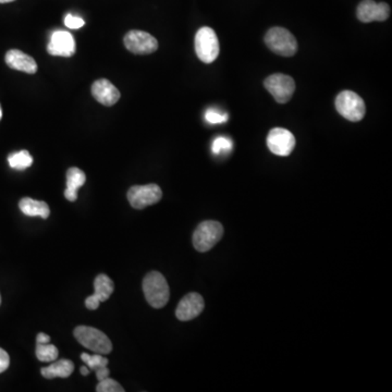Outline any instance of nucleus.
Listing matches in <instances>:
<instances>
[{
  "instance_id": "obj_32",
  "label": "nucleus",
  "mask_w": 392,
  "mask_h": 392,
  "mask_svg": "<svg viewBox=\"0 0 392 392\" xmlns=\"http://www.w3.org/2000/svg\"><path fill=\"white\" fill-rule=\"evenodd\" d=\"M3 118V112H1V107H0V119Z\"/></svg>"
},
{
  "instance_id": "obj_18",
  "label": "nucleus",
  "mask_w": 392,
  "mask_h": 392,
  "mask_svg": "<svg viewBox=\"0 0 392 392\" xmlns=\"http://www.w3.org/2000/svg\"><path fill=\"white\" fill-rule=\"evenodd\" d=\"M19 207L26 216L41 217V218L46 219L48 218L49 213H51V209L46 202L33 200L30 198H22L20 201Z\"/></svg>"
},
{
  "instance_id": "obj_26",
  "label": "nucleus",
  "mask_w": 392,
  "mask_h": 392,
  "mask_svg": "<svg viewBox=\"0 0 392 392\" xmlns=\"http://www.w3.org/2000/svg\"><path fill=\"white\" fill-rule=\"evenodd\" d=\"M65 24L67 28H73V30H78V28H82L85 24L83 19L79 18V16H73V14H68L65 16Z\"/></svg>"
},
{
  "instance_id": "obj_24",
  "label": "nucleus",
  "mask_w": 392,
  "mask_h": 392,
  "mask_svg": "<svg viewBox=\"0 0 392 392\" xmlns=\"http://www.w3.org/2000/svg\"><path fill=\"white\" fill-rule=\"evenodd\" d=\"M228 114L221 112L217 108H208L205 112V120L211 125H221V123L227 122Z\"/></svg>"
},
{
  "instance_id": "obj_9",
  "label": "nucleus",
  "mask_w": 392,
  "mask_h": 392,
  "mask_svg": "<svg viewBox=\"0 0 392 392\" xmlns=\"http://www.w3.org/2000/svg\"><path fill=\"white\" fill-rule=\"evenodd\" d=\"M125 46L131 53L137 55H149L155 53L158 42L153 35L144 31L133 30L125 36Z\"/></svg>"
},
{
  "instance_id": "obj_10",
  "label": "nucleus",
  "mask_w": 392,
  "mask_h": 392,
  "mask_svg": "<svg viewBox=\"0 0 392 392\" xmlns=\"http://www.w3.org/2000/svg\"><path fill=\"white\" fill-rule=\"evenodd\" d=\"M267 147L275 155L289 156L295 149V135L287 129H272L267 137Z\"/></svg>"
},
{
  "instance_id": "obj_5",
  "label": "nucleus",
  "mask_w": 392,
  "mask_h": 392,
  "mask_svg": "<svg viewBox=\"0 0 392 392\" xmlns=\"http://www.w3.org/2000/svg\"><path fill=\"white\" fill-rule=\"evenodd\" d=\"M334 105H336L337 112L346 120L352 122H359L362 120L366 112L364 100L360 95L352 91H342L337 96Z\"/></svg>"
},
{
  "instance_id": "obj_7",
  "label": "nucleus",
  "mask_w": 392,
  "mask_h": 392,
  "mask_svg": "<svg viewBox=\"0 0 392 392\" xmlns=\"http://www.w3.org/2000/svg\"><path fill=\"white\" fill-rule=\"evenodd\" d=\"M264 85L279 104L288 102L295 91V80L282 73L270 75L265 80Z\"/></svg>"
},
{
  "instance_id": "obj_30",
  "label": "nucleus",
  "mask_w": 392,
  "mask_h": 392,
  "mask_svg": "<svg viewBox=\"0 0 392 392\" xmlns=\"http://www.w3.org/2000/svg\"><path fill=\"white\" fill-rule=\"evenodd\" d=\"M80 371H81V374L82 375H83V376H88V374H90V371H91L88 366L81 367V369H80Z\"/></svg>"
},
{
  "instance_id": "obj_29",
  "label": "nucleus",
  "mask_w": 392,
  "mask_h": 392,
  "mask_svg": "<svg viewBox=\"0 0 392 392\" xmlns=\"http://www.w3.org/2000/svg\"><path fill=\"white\" fill-rule=\"evenodd\" d=\"M51 341V337L48 334H44V332H40L36 337V342L38 344H49Z\"/></svg>"
},
{
  "instance_id": "obj_14",
  "label": "nucleus",
  "mask_w": 392,
  "mask_h": 392,
  "mask_svg": "<svg viewBox=\"0 0 392 392\" xmlns=\"http://www.w3.org/2000/svg\"><path fill=\"white\" fill-rule=\"evenodd\" d=\"M47 51L51 56H73L75 53V38L67 31H57L51 35Z\"/></svg>"
},
{
  "instance_id": "obj_13",
  "label": "nucleus",
  "mask_w": 392,
  "mask_h": 392,
  "mask_svg": "<svg viewBox=\"0 0 392 392\" xmlns=\"http://www.w3.org/2000/svg\"><path fill=\"white\" fill-rule=\"evenodd\" d=\"M204 307V299L202 295L196 292L189 293L180 301L179 305L176 307V318L181 322L194 319L202 313Z\"/></svg>"
},
{
  "instance_id": "obj_31",
  "label": "nucleus",
  "mask_w": 392,
  "mask_h": 392,
  "mask_svg": "<svg viewBox=\"0 0 392 392\" xmlns=\"http://www.w3.org/2000/svg\"><path fill=\"white\" fill-rule=\"evenodd\" d=\"M14 0H0V4L12 3Z\"/></svg>"
},
{
  "instance_id": "obj_27",
  "label": "nucleus",
  "mask_w": 392,
  "mask_h": 392,
  "mask_svg": "<svg viewBox=\"0 0 392 392\" xmlns=\"http://www.w3.org/2000/svg\"><path fill=\"white\" fill-rule=\"evenodd\" d=\"M10 365V358L4 349L0 348V373L7 371Z\"/></svg>"
},
{
  "instance_id": "obj_3",
  "label": "nucleus",
  "mask_w": 392,
  "mask_h": 392,
  "mask_svg": "<svg viewBox=\"0 0 392 392\" xmlns=\"http://www.w3.org/2000/svg\"><path fill=\"white\" fill-rule=\"evenodd\" d=\"M223 235V227L215 221H203L193 233V245L198 252H208Z\"/></svg>"
},
{
  "instance_id": "obj_11",
  "label": "nucleus",
  "mask_w": 392,
  "mask_h": 392,
  "mask_svg": "<svg viewBox=\"0 0 392 392\" xmlns=\"http://www.w3.org/2000/svg\"><path fill=\"white\" fill-rule=\"evenodd\" d=\"M358 19L363 23L383 22L389 18L390 7L386 3H375L374 0H363L356 10Z\"/></svg>"
},
{
  "instance_id": "obj_15",
  "label": "nucleus",
  "mask_w": 392,
  "mask_h": 392,
  "mask_svg": "<svg viewBox=\"0 0 392 392\" xmlns=\"http://www.w3.org/2000/svg\"><path fill=\"white\" fill-rule=\"evenodd\" d=\"M92 95L100 104L110 107L116 104L120 98L118 88L107 79H100L92 85Z\"/></svg>"
},
{
  "instance_id": "obj_22",
  "label": "nucleus",
  "mask_w": 392,
  "mask_h": 392,
  "mask_svg": "<svg viewBox=\"0 0 392 392\" xmlns=\"http://www.w3.org/2000/svg\"><path fill=\"white\" fill-rule=\"evenodd\" d=\"M233 147V139H230L227 137H218L213 139L211 151H213V155L223 156L231 153Z\"/></svg>"
},
{
  "instance_id": "obj_12",
  "label": "nucleus",
  "mask_w": 392,
  "mask_h": 392,
  "mask_svg": "<svg viewBox=\"0 0 392 392\" xmlns=\"http://www.w3.org/2000/svg\"><path fill=\"white\" fill-rule=\"evenodd\" d=\"M115 290L114 281L107 276V275H98L94 281V293L90 297H86L85 307L86 309H97L102 302L107 301L110 299Z\"/></svg>"
},
{
  "instance_id": "obj_2",
  "label": "nucleus",
  "mask_w": 392,
  "mask_h": 392,
  "mask_svg": "<svg viewBox=\"0 0 392 392\" xmlns=\"http://www.w3.org/2000/svg\"><path fill=\"white\" fill-rule=\"evenodd\" d=\"M265 43L272 53L283 57L295 56L297 51V42L287 28H270L265 35Z\"/></svg>"
},
{
  "instance_id": "obj_28",
  "label": "nucleus",
  "mask_w": 392,
  "mask_h": 392,
  "mask_svg": "<svg viewBox=\"0 0 392 392\" xmlns=\"http://www.w3.org/2000/svg\"><path fill=\"white\" fill-rule=\"evenodd\" d=\"M96 377H97L98 381H104L107 377H110V371L106 367H102V369H96Z\"/></svg>"
},
{
  "instance_id": "obj_19",
  "label": "nucleus",
  "mask_w": 392,
  "mask_h": 392,
  "mask_svg": "<svg viewBox=\"0 0 392 392\" xmlns=\"http://www.w3.org/2000/svg\"><path fill=\"white\" fill-rule=\"evenodd\" d=\"M73 371H75V365L71 361L60 360L41 369V373L46 379L56 378V377L68 378L73 375Z\"/></svg>"
},
{
  "instance_id": "obj_4",
  "label": "nucleus",
  "mask_w": 392,
  "mask_h": 392,
  "mask_svg": "<svg viewBox=\"0 0 392 392\" xmlns=\"http://www.w3.org/2000/svg\"><path fill=\"white\" fill-rule=\"evenodd\" d=\"M75 337L80 344L94 353L104 355L112 351V344L110 338L96 328L79 326L75 329Z\"/></svg>"
},
{
  "instance_id": "obj_8",
  "label": "nucleus",
  "mask_w": 392,
  "mask_h": 392,
  "mask_svg": "<svg viewBox=\"0 0 392 392\" xmlns=\"http://www.w3.org/2000/svg\"><path fill=\"white\" fill-rule=\"evenodd\" d=\"M163 198L161 189L157 184L134 186L128 191V201L135 209H144L159 202Z\"/></svg>"
},
{
  "instance_id": "obj_25",
  "label": "nucleus",
  "mask_w": 392,
  "mask_h": 392,
  "mask_svg": "<svg viewBox=\"0 0 392 392\" xmlns=\"http://www.w3.org/2000/svg\"><path fill=\"white\" fill-rule=\"evenodd\" d=\"M96 391L97 392H123L122 386L120 383H117L114 379L107 377L104 381H100L98 383L97 387H96Z\"/></svg>"
},
{
  "instance_id": "obj_1",
  "label": "nucleus",
  "mask_w": 392,
  "mask_h": 392,
  "mask_svg": "<svg viewBox=\"0 0 392 392\" xmlns=\"http://www.w3.org/2000/svg\"><path fill=\"white\" fill-rule=\"evenodd\" d=\"M143 291L147 301L154 309H161L169 301V286L165 277L160 272H151L145 276Z\"/></svg>"
},
{
  "instance_id": "obj_20",
  "label": "nucleus",
  "mask_w": 392,
  "mask_h": 392,
  "mask_svg": "<svg viewBox=\"0 0 392 392\" xmlns=\"http://www.w3.org/2000/svg\"><path fill=\"white\" fill-rule=\"evenodd\" d=\"M8 163L14 169L24 170L32 166L33 157L28 151L16 152L8 157Z\"/></svg>"
},
{
  "instance_id": "obj_33",
  "label": "nucleus",
  "mask_w": 392,
  "mask_h": 392,
  "mask_svg": "<svg viewBox=\"0 0 392 392\" xmlns=\"http://www.w3.org/2000/svg\"><path fill=\"white\" fill-rule=\"evenodd\" d=\"M0 303H1V297H0Z\"/></svg>"
},
{
  "instance_id": "obj_21",
  "label": "nucleus",
  "mask_w": 392,
  "mask_h": 392,
  "mask_svg": "<svg viewBox=\"0 0 392 392\" xmlns=\"http://www.w3.org/2000/svg\"><path fill=\"white\" fill-rule=\"evenodd\" d=\"M58 349L53 344H36V358L41 362H53V361H56L58 358Z\"/></svg>"
},
{
  "instance_id": "obj_16",
  "label": "nucleus",
  "mask_w": 392,
  "mask_h": 392,
  "mask_svg": "<svg viewBox=\"0 0 392 392\" xmlns=\"http://www.w3.org/2000/svg\"><path fill=\"white\" fill-rule=\"evenodd\" d=\"M6 63L11 69L30 73V75H34L38 71V63L34 58L19 49H11L6 53Z\"/></svg>"
},
{
  "instance_id": "obj_6",
  "label": "nucleus",
  "mask_w": 392,
  "mask_h": 392,
  "mask_svg": "<svg viewBox=\"0 0 392 392\" xmlns=\"http://www.w3.org/2000/svg\"><path fill=\"white\" fill-rule=\"evenodd\" d=\"M219 41L216 33L208 26H203L195 35V51L201 61L211 63L219 55Z\"/></svg>"
},
{
  "instance_id": "obj_17",
  "label": "nucleus",
  "mask_w": 392,
  "mask_h": 392,
  "mask_svg": "<svg viewBox=\"0 0 392 392\" xmlns=\"http://www.w3.org/2000/svg\"><path fill=\"white\" fill-rule=\"evenodd\" d=\"M86 181V176L79 168H70L67 172V189L65 191V196L70 202H75L78 198V190L84 186Z\"/></svg>"
},
{
  "instance_id": "obj_23",
  "label": "nucleus",
  "mask_w": 392,
  "mask_h": 392,
  "mask_svg": "<svg viewBox=\"0 0 392 392\" xmlns=\"http://www.w3.org/2000/svg\"><path fill=\"white\" fill-rule=\"evenodd\" d=\"M81 360L88 365V369L92 371H96V369H102V367H106L110 363V361L107 360L102 354L90 355L88 353H83L81 354Z\"/></svg>"
}]
</instances>
